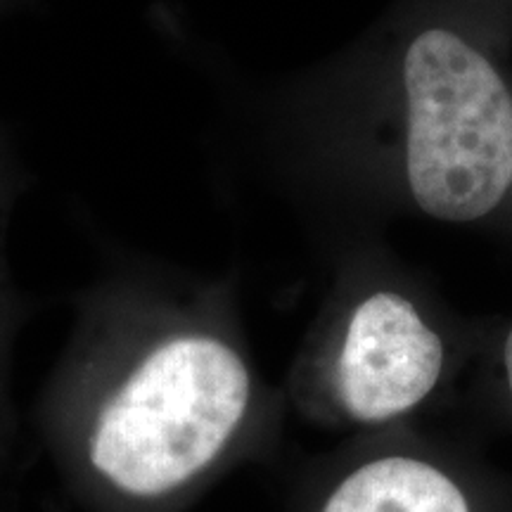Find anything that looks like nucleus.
Returning <instances> with one entry per match:
<instances>
[{
  "instance_id": "1",
  "label": "nucleus",
  "mask_w": 512,
  "mask_h": 512,
  "mask_svg": "<svg viewBox=\"0 0 512 512\" xmlns=\"http://www.w3.org/2000/svg\"><path fill=\"white\" fill-rule=\"evenodd\" d=\"M72 309L29 425L83 512H192L275 456L287 403L254 354L235 268L121 254Z\"/></svg>"
},
{
  "instance_id": "2",
  "label": "nucleus",
  "mask_w": 512,
  "mask_h": 512,
  "mask_svg": "<svg viewBox=\"0 0 512 512\" xmlns=\"http://www.w3.org/2000/svg\"><path fill=\"white\" fill-rule=\"evenodd\" d=\"M399 171L427 216L467 223L498 207L512 178V95L494 64L444 27L408 38L394 69Z\"/></svg>"
},
{
  "instance_id": "3",
  "label": "nucleus",
  "mask_w": 512,
  "mask_h": 512,
  "mask_svg": "<svg viewBox=\"0 0 512 512\" xmlns=\"http://www.w3.org/2000/svg\"><path fill=\"white\" fill-rule=\"evenodd\" d=\"M441 370L444 342L418 302L375 283L351 294L280 389L287 408L309 418L377 427L415 411Z\"/></svg>"
},
{
  "instance_id": "4",
  "label": "nucleus",
  "mask_w": 512,
  "mask_h": 512,
  "mask_svg": "<svg viewBox=\"0 0 512 512\" xmlns=\"http://www.w3.org/2000/svg\"><path fill=\"white\" fill-rule=\"evenodd\" d=\"M294 512H470L458 484L411 453H373L358 458L311 505Z\"/></svg>"
},
{
  "instance_id": "5",
  "label": "nucleus",
  "mask_w": 512,
  "mask_h": 512,
  "mask_svg": "<svg viewBox=\"0 0 512 512\" xmlns=\"http://www.w3.org/2000/svg\"><path fill=\"white\" fill-rule=\"evenodd\" d=\"M31 176L0 128V477L12 470L22 441L24 418L15 396V363L22 332L34 320L38 302L19 285L10 261L12 216Z\"/></svg>"
},
{
  "instance_id": "6",
  "label": "nucleus",
  "mask_w": 512,
  "mask_h": 512,
  "mask_svg": "<svg viewBox=\"0 0 512 512\" xmlns=\"http://www.w3.org/2000/svg\"><path fill=\"white\" fill-rule=\"evenodd\" d=\"M29 0H0V17L10 15V12H15L22 8V5H27Z\"/></svg>"
},
{
  "instance_id": "7",
  "label": "nucleus",
  "mask_w": 512,
  "mask_h": 512,
  "mask_svg": "<svg viewBox=\"0 0 512 512\" xmlns=\"http://www.w3.org/2000/svg\"><path fill=\"white\" fill-rule=\"evenodd\" d=\"M505 368H508V380H510V389H512V332L505 342Z\"/></svg>"
}]
</instances>
